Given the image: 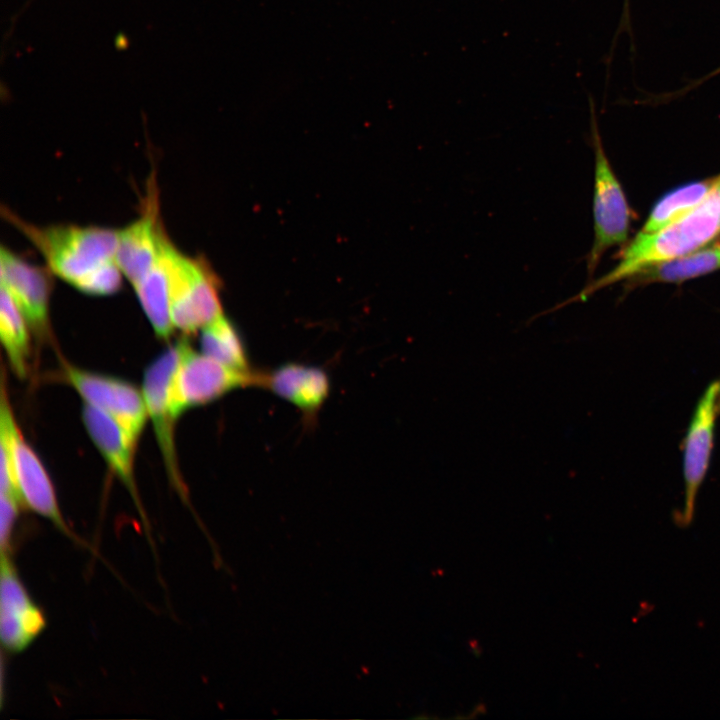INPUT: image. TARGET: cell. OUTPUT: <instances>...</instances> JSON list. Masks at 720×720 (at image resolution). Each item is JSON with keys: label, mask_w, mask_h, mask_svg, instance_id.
<instances>
[{"label": "cell", "mask_w": 720, "mask_h": 720, "mask_svg": "<svg viewBox=\"0 0 720 720\" xmlns=\"http://www.w3.org/2000/svg\"><path fill=\"white\" fill-rule=\"evenodd\" d=\"M13 464L16 488L22 504L71 536L61 514L52 481L38 455L25 441L18 425L13 432Z\"/></svg>", "instance_id": "obj_11"}, {"label": "cell", "mask_w": 720, "mask_h": 720, "mask_svg": "<svg viewBox=\"0 0 720 720\" xmlns=\"http://www.w3.org/2000/svg\"><path fill=\"white\" fill-rule=\"evenodd\" d=\"M262 372L230 368L202 352L185 339L174 381V409L179 418L187 410L209 404L244 387H261Z\"/></svg>", "instance_id": "obj_6"}, {"label": "cell", "mask_w": 720, "mask_h": 720, "mask_svg": "<svg viewBox=\"0 0 720 720\" xmlns=\"http://www.w3.org/2000/svg\"><path fill=\"white\" fill-rule=\"evenodd\" d=\"M720 270V243L649 265L628 280L634 285L681 283Z\"/></svg>", "instance_id": "obj_16"}, {"label": "cell", "mask_w": 720, "mask_h": 720, "mask_svg": "<svg viewBox=\"0 0 720 720\" xmlns=\"http://www.w3.org/2000/svg\"><path fill=\"white\" fill-rule=\"evenodd\" d=\"M591 139L594 150L593 219L594 241L587 255L589 277L597 268L604 253L627 241L631 211L611 164L606 156L598 129L595 104L589 98Z\"/></svg>", "instance_id": "obj_4"}, {"label": "cell", "mask_w": 720, "mask_h": 720, "mask_svg": "<svg viewBox=\"0 0 720 720\" xmlns=\"http://www.w3.org/2000/svg\"><path fill=\"white\" fill-rule=\"evenodd\" d=\"M1 286L12 296L38 339L50 334L49 270L26 262L11 250L1 247Z\"/></svg>", "instance_id": "obj_10"}, {"label": "cell", "mask_w": 720, "mask_h": 720, "mask_svg": "<svg viewBox=\"0 0 720 720\" xmlns=\"http://www.w3.org/2000/svg\"><path fill=\"white\" fill-rule=\"evenodd\" d=\"M719 382L711 383L699 399L684 440L683 478L684 505L675 516L681 528L691 524L698 491L705 479L714 443L718 409Z\"/></svg>", "instance_id": "obj_8"}, {"label": "cell", "mask_w": 720, "mask_h": 720, "mask_svg": "<svg viewBox=\"0 0 720 720\" xmlns=\"http://www.w3.org/2000/svg\"><path fill=\"white\" fill-rule=\"evenodd\" d=\"M200 347L202 353L230 368L252 370L239 330L223 314L200 330Z\"/></svg>", "instance_id": "obj_18"}, {"label": "cell", "mask_w": 720, "mask_h": 720, "mask_svg": "<svg viewBox=\"0 0 720 720\" xmlns=\"http://www.w3.org/2000/svg\"><path fill=\"white\" fill-rule=\"evenodd\" d=\"M718 74H720V66L718 68H716L714 71H712L709 74H707L706 76H704L702 79L698 80L697 82L696 81L693 82L691 85H689V88H695L698 85L702 84L704 81H707L710 78H712Z\"/></svg>", "instance_id": "obj_23"}, {"label": "cell", "mask_w": 720, "mask_h": 720, "mask_svg": "<svg viewBox=\"0 0 720 720\" xmlns=\"http://www.w3.org/2000/svg\"><path fill=\"white\" fill-rule=\"evenodd\" d=\"M22 502L17 495L0 493L1 552H10L11 538Z\"/></svg>", "instance_id": "obj_21"}, {"label": "cell", "mask_w": 720, "mask_h": 720, "mask_svg": "<svg viewBox=\"0 0 720 720\" xmlns=\"http://www.w3.org/2000/svg\"><path fill=\"white\" fill-rule=\"evenodd\" d=\"M168 236L162 234L159 255L147 274L133 285L139 303L155 334L168 339L174 325L171 317L170 283L166 255Z\"/></svg>", "instance_id": "obj_15"}, {"label": "cell", "mask_w": 720, "mask_h": 720, "mask_svg": "<svg viewBox=\"0 0 720 720\" xmlns=\"http://www.w3.org/2000/svg\"><path fill=\"white\" fill-rule=\"evenodd\" d=\"M163 232L158 218L157 198L151 194L142 215L118 231L115 260L132 285L140 281L155 263Z\"/></svg>", "instance_id": "obj_13"}, {"label": "cell", "mask_w": 720, "mask_h": 720, "mask_svg": "<svg viewBox=\"0 0 720 720\" xmlns=\"http://www.w3.org/2000/svg\"><path fill=\"white\" fill-rule=\"evenodd\" d=\"M166 255L174 328L194 334L223 314L218 280L206 262L181 253L169 238Z\"/></svg>", "instance_id": "obj_3"}, {"label": "cell", "mask_w": 720, "mask_h": 720, "mask_svg": "<svg viewBox=\"0 0 720 720\" xmlns=\"http://www.w3.org/2000/svg\"><path fill=\"white\" fill-rule=\"evenodd\" d=\"M623 32L629 33L631 35L630 0H623L622 14L614 41L615 39H617L619 34Z\"/></svg>", "instance_id": "obj_22"}, {"label": "cell", "mask_w": 720, "mask_h": 720, "mask_svg": "<svg viewBox=\"0 0 720 720\" xmlns=\"http://www.w3.org/2000/svg\"><path fill=\"white\" fill-rule=\"evenodd\" d=\"M720 237V174L708 195L685 216L655 233H639L622 251L618 263L557 309L585 301L595 292L628 280L641 269L711 245Z\"/></svg>", "instance_id": "obj_2"}, {"label": "cell", "mask_w": 720, "mask_h": 720, "mask_svg": "<svg viewBox=\"0 0 720 720\" xmlns=\"http://www.w3.org/2000/svg\"><path fill=\"white\" fill-rule=\"evenodd\" d=\"M185 339L169 345L145 369L142 392L159 449L170 482L186 498V488L178 468L175 424L178 417L174 409V381L180 363Z\"/></svg>", "instance_id": "obj_5"}, {"label": "cell", "mask_w": 720, "mask_h": 720, "mask_svg": "<svg viewBox=\"0 0 720 720\" xmlns=\"http://www.w3.org/2000/svg\"><path fill=\"white\" fill-rule=\"evenodd\" d=\"M718 175L685 184L663 196L651 210L639 233L658 232L696 207L710 192Z\"/></svg>", "instance_id": "obj_19"}, {"label": "cell", "mask_w": 720, "mask_h": 720, "mask_svg": "<svg viewBox=\"0 0 720 720\" xmlns=\"http://www.w3.org/2000/svg\"><path fill=\"white\" fill-rule=\"evenodd\" d=\"M0 397V491L17 495L13 464V432L17 425L12 411L4 379ZM21 499V498H20ZM22 502V501H21Z\"/></svg>", "instance_id": "obj_20"}, {"label": "cell", "mask_w": 720, "mask_h": 720, "mask_svg": "<svg viewBox=\"0 0 720 720\" xmlns=\"http://www.w3.org/2000/svg\"><path fill=\"white\" fill-rule=\"evenodd\" d=\"M261 387L286 400L305 416L312 417L327 400L330 381L320 367L291 362L262 372Z\"/></svg>", "instance_id": "obj_14"}, {"label": "cell", "mask_w": 720, "mask_h": 720, "mask_svg": "<svg viewBox=\"0 0 720 720\" xmlns=\"http://www.w3.org/2000/svg\"><path fill=\"white\" fill-rule=\"evenodd\" d=\"M718 382H719V392H718V409H719V413H720V381H718Z\"/></svg>", "instance_id": "obj_24"}, {"label": "cell", "mask_w": 720, "mask_h": 720, "mask_svg": "<svg viewBox=\"0 0 720 720\" xmlns=\"http://www.w3.org/2000/svg\"><path fill=\"white\" fill-rule=\"evenodd\" d=\"M82 420L92 442L145 519L134 476L136 444L112 417L89 404L83 405Z\"/></svg>", "instance_id": "obj_12"}, {"label": "cell", "mask_w": 720, "mask_h": 720, "mask_svg": "<svg viewBox=\"0 0 720 720\" xmlns=\"http://www.w3.org/2000/svg\"><path fill=\"white\" fill-rule=\"evenodd\" d=\"M30 327L10 293L1 286L0 339L14 374L24 379L29 371Z\"/></svg>", "instance_id": "obj_17"}, {"label": "cell", "mask_w": 720, "mask_h": 720, "mask_svg": "<svg viewBox=\"0 0 720 720\" xmlns=\"http://www.w3.org/2000/svg\"><path fill=\"white\" fill-rule=\"evenodd\" d=\"M6 217L39 250L48 270L80 292L108 296L120 289L123 274L115 260L118 231L96 226L38 227L8 210Z\"/></svg>", "instance_id": "obj_1"}, {"label": "cell", "mask_w": 720, "mask_h": 720, "mask_svg": "<svg viewBox=\"0 0 720 720\" xmlns=\"http://www.w3.org/2000/svg\"><path fill=\"white\" fill-rule=\"evenodd\" d=\"M68 384L89 404L112 417L137 445L148 419L142 390L118 377L64 366Z\"/></svg>", "instance_id": "obj_7"}, {"label": "cell", "mask_w": 720, "mask_h": 720, "mask_svg": "<svg viewBox=\"0 0 720 720\" xmlns=\"http://www.w3.org/2000/svg\"><path fill=\"white\" fill-rule=\"evenodd\" d=\"M46 625L41 609L24 587L10 553L1 552L0 635L10 653L28 648Z\"/></svg>", "instance_id": "obj_9"}]
</instances>
